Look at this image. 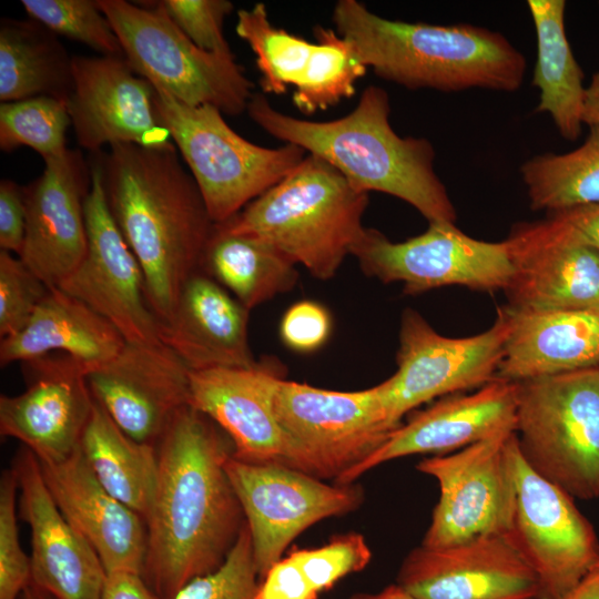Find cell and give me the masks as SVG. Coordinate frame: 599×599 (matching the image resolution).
I'll return each mask as SVG.
<instances>
[{"label":"cell","mask_w":599,"mask_h":599,"mask_svg":"<svg viewBox=\"0 0 599 599\" xmlns=\"http://www.w3.org/2000/svg\"><path fill=\"white\" fill-rule=\"evenodd\" d=\"M220 429L186 404L156 444L159 476L145 518L142 577L161 599H173L189 581L217 569L245 525L225 470L233 448Z\"/></svg>","instance_id":"cell-1"},{"label":"cell","mask_w":599,"mask_h":599,"mask_svg":"<svg viewBox=\"0 0 599 599\" xmlns=\"http://www.w3.org/2000/svg\"><path fill=\"white\" fill-rule=\"evenodd\" d=\"M98 162L110 212L141 265L150 307L164 324L187 280L201 271L215 223L175 145L115 144Z\"/></svg>","instance_id":"cell-2"},{"label":"cell","mask_w":599,"mask_h":599,"mask_svg":"<svg viewBox=\"0 0 599 599\" xmlns=\"http://www.w3.org/2000/svg\"><path fill=\"white\" fill-rule=\"evenodd\" d=\"M246 111L263 131L323 159L356 190L395 196L428 223H455V206L435 170L433 144L394 131L389 95L383 88L366 87L352 112L331 121L285 114L264 93H254Z\"/></svg>","instance_id":"cell-3"},{"label":"cell","mask_w":599,"mask_h":599,"mask_svg":"<svg viewBox=\"0 0 599 599\" xmlns=\"http://www.w3.org/2000/svg\"><path fill=\"white\" fill-rule=\"evenodd\" d=\"M332 20L367 68L407 89L514 92L525 79V55L483 27L390 20L356 0L337 1Z\"/></svg>","instance_id":"cell-4"},{"label":"cell","mask_w":599,"mask_h":599,"mask_svg":"<svg viewBox=\"0 0 599 599\" xmlns=\"http://www.w3.org/2000/svg\"><path fill=\"white\" fill-rule=\"evenodd\" d=\"M368 193L323 159L306 154L224 229L256 236L314 277L332 278L362 237Z\"/></svg>","instance_id":"cell-5"},{"label":"cell","mask_w":599,"mask_h":599,"mask_svg":"<svg viewBox=\"0 0 599 599\" xmlns=\"http://www.w3.org/2000/svg\"><path fill=\"white\" fill-rule=\"evenodd\" d=\"M524 461L572 498H599V367L517 383Z\"/></svg>","instance_id":"cell-6"},{"label":"cell","mask_w":599,"mask_h":599,"mask_svg":"<svg viewBox=\"0 0 599 599\" xmlns=\"http://www.w3.org/2000/svg\"><path fill=\"white\" fill-rule=\"evenodd\" d=\"M154 90L160 122L170 132L215 224L235 216L306 155L294 144H254L236 133L219 109L190 105L159 88Z\"/></svg>","instance_id":"cell-7"},{"label":"cell","mask_w":599,"mask_h":599,"mask_svg":"<svg viewBox=\"0 0 599 599\" xmlns=\"http://www.w3.org/2000/svg\"><path fill=\"white\" fill-rule=\"evenodd\" d=\"M131 68L154 88L190 105H212L223 114L247 110L254 94L234 54L196 47L155 3L98 0Z\"/></svg>","instance_id":"cell-8"},{"label":"cell","mask_w":599,"mask_h":599,"mask_svg":"<svg viewBox=\"0 0 599 599\" xmlns=\"http://www.w3.org/2000/svg\"><path fill=\"white\" fill-rule=\"evenodd\" d=\"M508 332L505 307L485 332L446 337L416 311L402 315L396 372L376 385L384 419L390 429L416 407L434 398L480 388L496 379Z\"/></svg>","instance_id":"cell-9"},{"label":"cell","mask_w":599,"mask_h":599,"mask_svg":"<svg viewBox=\"0 0 599 599\" xmlns=\"http://www.w3.org/2000/svg\"><path fill=\"white\" fill-rule=\"evenodd\" d=\"M516 433H506L416 465L439 485L422 546L443 548L508 535L516 501Z\"/></svg>","instance_id":"cell-10"},{"label":"cell","mask_w":599,"mask_h":599,"mask_svg":"<svg viewBox=\"0 0 599 599\" xmlns=\"http://www.w3.org/2000/svg\"><path fill=\"white\" fill-rule=\"evenodd\" d=\"M273 406L296 447L300 470L323 480L336 481L393 432L384 419L375 386L339 392L282 377Z\"/></svg>","instance_id":"cell-11"},{"label":"cell","mask_w":599,"mask_h":599,"mask_svg":"<svg viewBox=\"0 0 599 599\" xmlns=\"http://www.w3.org/2000/svg\"><path fill=\"white\" fill-rule=\"evenodd\" d=\"M225 470L244 512L260 580L304 530L353 512L364 501L356 483L327 484L283 465L252 464L231 455Z\"/></svg>","instance_id":"cell-12"},{"label":"cell","mask_w":599,"mask_h":599,"mask_svg":"<svg viewBox=\"0 0 599 599\" xmlns=\"http://www.w3.org/2000/svg\"><path fill=\"white\" fill-rule=\"evenodd\" d=\"M352 255L367 276L402 283L406 294L449 285L505 291L511 276L504 241L476 240L448 222H432L424 233L404 242L366 227Z\"/></svg>","instance_id":"cell-13"},{"label":"cell","mask_w":599,"mask_h":599,"mask_svg":"<svg viewBox=\"0 0 599 599\" xmlns=\"http://www.w3.org/2000/svg\"><path fill=\"white\" fill-rule=\"evenodd\" d=\"M516 501L508 538L531 568L537 599H565L599 564V538L565 490L515 449Z\"/></svg>","instance_id":"cell-14"},{"label":"cell","mask_w":599,"mask_h":599,"mask_svg":"<svg viewBox=\"0 0 599 599\" xmlns=\"http://www.w3.org/2000/svg\"><path fill=\"white\" fill-rule=\"evenodd\" d=\"M90 167L87 252L59 288L108 319L126 343H161V323L150 307L141 265L110 212L99 162Z\"/></svg>","instance_id":"cell-15"},{"label":"cell","mask_w":599,"mask_h":599,"mask_svg":"<svg viewBox=\"0 0 599 599\" xmlns=\"http://www.w3.org/2000/svg\"><path fill=\"white\" fill-rule=\"evenodd\" d=\"M506 243L509 305L527 311L599 312V251L554 214L512 226Z\"/></svg>","instance_id":"cell-16"},{"label":"cell","mask_w":599,"mask_h":599,"mask_svg":"<svg viewBox=\"0 0 599 599\" xmlns=\"http://www.w3.org/2000/svg\"><path fill=\"white\" fill-rule=\"evenodd\" d=\"M73 89L67 100L78 144L97 153L104 145H174L160 122L153 85L124 55H75Z\"/></svg>","instance_id":"cell-17"},{"label":"cell","mask_w":599,"mask_h":599,"mask_svg":"<svg viewBox=\"0 0 599 599\" xmlns=\"http://www.w3.org/2000/svg\"><path fill=\"white\" fill-rule=\"evenodd\" d=\"M21 364L28 387L0 396V434L21 441L41 464H59L80 448L93 412L88 369L63 353Z\"/></svg>","instance_id":"cell-18"},{"label":"cell","mask_w":599,"mask_h":599,"mask_svg":"<svg viewBox=\"0 0 599 599\" xmlns=\"http://www.w3.org/2000/svg\"><path fill=\"white\" fill-rule=\"evenodd\" d=\"M282 377L281 366L272 361L191 372L189 405L229 436L234 458L300 470L296 447L273 406L275 386Z\"/></svg>","instance_id":"cell-19"},{"label":"cell","mask_w":599,"mask_h":599,"mask_svg":"<svg viewBox=\"0 0 599 599\" xmlns=\"http://www.w3.org/2000/svg\"><path fill=\"white\" fill-rule=\"evenodd\" d=\"M187 366L163 343H125L88 372L94 400L132 439L155 446L172 415L189 404Z\"/></svg>","instance_id":"cell-20"},{"label":"cell","mask_w":599,"mask_h":599,"mask_svg":"<svg viewBox=\"0 0 599 599\" xmlns=\"http://www.w3.org/2000/svg\"><path fill=\"white\" fill-rule=\"evenodd\" d=\"M396 583L415 599H537L538 583L507 535L443 548L418 546Z\"/></svg>","instance_id":"cell-21"},{"label":"cell","mask_w":599,"mask_h":599,"mask_svg":"<svg viewBox=\"0 0 599 599\" xmlns=\"http://www.w3.org/2000/svg\"><path fill=\"white\" fill-rule=\"evenodd\" d=\"M43 173L23 189L27 223L19 257L44 284L60 287L87 247L84 202L91 167L78 150L44 160Z\"/></svg>","instance_id":"cell-22"},{"label":"cell","mask_w":599,"mask_h":599,"mask_svg":"<svg viewBox=\"0 0 599 599\" xmlns=\"http://www.w3.org/2000/svg\"><path fill=\"white\" fill-rule=\"evenodd\" d=\"M518 385L494 379L471 394L444 396L414 413L365 460L336 484H353L368 470L396 458L447 455L516 428Z\"/></svg>","instance_id":"cell-23"},{"label":"cell","mask_w":599,"mask_h":599,"mask_svg":"<svg viewBox=\"0 0 599 599\" xmlns=\"http://www.w3.org/2000/svg\"><path fill=\"white\" fill-rule=\"evenodd\" d=\"M12 469L20 491L19 517L31 531V583L54 599H101L106 571L58 508L35 455L23 446Z\"/></svg>","instance_id":"cell-24"},{"label":"cell","mask_w":599,"mask_h":599,"mask_svg":"<svg viewBox=\"0 0 599 599\" xmlns=\"http://www.w3.org/2000/svg\"><path fill=\"white\" fill-rule=\"evenodd\" d=\"M47 487L64 518L98 554L106 573L142 576L148 531L145 520L98 481L81 447L59 464H41Z\"/></svg>","instance_id":"cell-25"},{"label":"cell","mask_w":599,"mask_h":599,"mask_svg":"<svg viewBox=\"0 0 599 599\" xmlns=\"http://www.w3.org/2000/svg\"><path fill=\"white\" fill-rule=\"evenodd\" d=\"M248 313L200 271L183 286L170 321L161 324L160 342L191 372L252 366L256 361L247 338Z\"/></svg>","instance_id":"cell-26"},{"label":"cell","mask_w":599,"mask_h":599,"mask_svg":"<svg viewBox=\"0 0 599 599\" xmlns=\"http://www.w3.org/2000/svg\"><path fill=\"white\" fill-rule=\"evenodd\" d=\"M504 307L508 332L496 378L520 383L599 367V312Z\"/></svg>","instance_id":"cell-27"},{"label":"cell","mask_w":599,"mask_h":599,"mask_svg":"<svg viewBox=\"0 0 599 599\" xmlns=\"http://www.w3.org/2000/svg\"><path fill=\"white\" fill-rule=\"evenodd\" d=\"M121 333L87 304L50 288L27 325L0 343V364L24 363L54 352L82 363L88 372L125 345Z\"/></svg>","instance_id":"cell-28"},{"label":"cell","mask_w":599,"mask_h":599,"mask_svg":"<svg viewBox=\"0 0 599 599\" xmlns=\"http://www.w3.org/2000/svg\"><path fill=\"white\" fill-rule=\"evenodd\" d=\"M537 38L532 85L539 91L536 112L547 113L559 134L576 141L583 125L586 87L565 29L566 1L528 0Z\"/></svg>","instance_id":"cell-29"},{"label":"cell","mask_w":599,"mask_h":599,"mask_svg":"<svg viewBox=\"0 0 599 599\" xmlns=\"http://www.w3.org/2000/svg\"><path fill=\"white\" fill-rule=\"evenodd\" d=\"M72 60L57 34L38 21L2 19L1 102L33 97L67 101L73 89Z\"/></svg>","instance_id":"cell-30"},{"label":"cell","mask_w":599,"mask_h":599,"mask_svg":"<svg viewBox=\"0 0 599 599\" xmlns=\"http://www.w3.org/2000/svg\"><path fill=\"white\" fill-rule=\"evenodd\" d=\"M251 311L296 285V265L267 242L215 224L202 268Z\"/></svg>","instance_id":"cell-31"},{"label":"cell","mask_w":599,"mask_h":599,"mask_svg":"<svg viewBox=\"0 0 599 599\" xmlns=\"http://www.w3.org/2000/svg\"><path fill=\"white\" fill-rule=\"evenodd\" d=\"M80 447L102 487L145 520L158 485L156 447L129 437L97 402Z\"/></svg>","instance_id":"cell-32"},{"label":"cell","mask_w":599,"mask_h":599,"mask_svg":"<svg viewBox=\"0 0 599 599\" xmlns=\"http://www.w3.org/2000/svg\"><path fill=\"white\" fill-rule=\"evenodd\" d=\"M520 174L534 211L599 203V129H589L585 142L570 152L530 158Z\"/></svg>","instance_id":"cell-33"},{"label":"cell","mask_w":599,"mask_h":599,"mask_svg":"<svg viewBox=\"0 0 599 599\" xmlns=\"http://www.w3.org/2000/svg\"><path fill=\"white\" fill-rule=\"evenodd\" d=\"M235 31L255 54L264 94H284L290 87L296 89L301 84L314 42L275 27L264 3L238 10Z\"/></svg>","instance_id":"cell-34"},{"label":"cell","mask_w":599,"mask_h":599,"mask_svg":"<svg viewBox=\"0 0 599 599\" xmlns=\"http://www.w3.org/2000/svg\"><path fill=\"white\" fill-rule=\"evenodd\" d=\"M314 51L293 103L306 115L324 111L354 95L356 82L367 72L353 44L335 29H314Z\"/></svg>","instance_id":"cell-35"},{"label":"cell","mask_w":599,"mask_h":599,"mask_svg":"<svg viewBox=\"0 0 599 599\" xmlns=\"http://www.w3.org/2000/svg\"><path fill=\"white\" fill-rule=\"evenodd\" d=\"M71 125L67 101L33 97L0 104V149L20 146L37 151L43 160L64 154L65 133Z\"/></svg>","instance_id":"cell-36"},{"label":"cell","mask_w":599,"mask_h":599,"mask_svg":"<svg viewBox=\"0 0 599 599\" xmlns=\"http://www.w3.org/2000/svg\"><path fill=\"white\" fill-rule=\"evenodd\" d=\"M21 4L30 19L57 35L81 42L101 55H124L98 0H22Z\"/></svg>","instance_id":"cell-37"},{"label":"cell","mask_w":599,"mask_h":599,"mask_svg":"<svg viewBox=\"0 0 599 599\" xmlns=\"http://www.w3.org/2000/svg\"><path fill=\"white\" fill-rule=\"evenodd\" d=\"M258 585L251 535L245 522L224 562L212 572L189 581L173 599H256Z\"/></svg>","instance_id":"cell-38"},{"label":"cell","mask_w":599,"mask_h":599,"mask_svg":"<svg viewBox=\"0 0 599 599\" xmlns=\"http://www.w3.org/2000/svg\"><path fill=\"white\" fill-rule=\"evenodd\" d=\"M291 552L318 595L342 578L362 571L372 559L364 536L355 531L337 534L321 547L295 548Z\"/></svg>","instance_id":"cell-39"},{"label":"cell","mask_w":599,"mask_h":599,"mask_svg":"<svg viewBox=\"0 0 599 599\" xmlns=\"http://www.w3.org/2000/svg\"><path fill=\"white\" fill-rule=\"evenodd\" d=\"M50 287L19 257L0 251V336L22 329Z\"/></svg>","instance_id":"cell-40"},{"label":"cell","mask_w":599,"mask_h":599,"mask_svg":"<svg viewBox=\"0 0 599 599\" xmlns=\"http://www.w3.org/2000/svg\"><path fill=\"white\" fill-rule=\"evenodd\" d=\"M18 479L7 469L0 479V599H17L31 583L30 557L22 550L17 526Z\"/></svg>","instance_id":"cell-41"},{"label":"cell","mask_w":599,"mask_h":599,"mask_svg":"<svg viewBox=\"0 0 599 599\" xmlns=\"http://www.w3.org/2000/svg\"><path fill=\"white\" fill-rule=\"evenodd\" d=\"M200 49L233 54L223 34L225 18L234 6L229 0H162L154 2Z\"/></svg>","instance_id":"cell-42"},{"label":"cell","mask_w":599,"mask_h":599,"mask_svg":"<svg viewBox=\"0 0 599 599\" xmlns=\"http://www.w3.org/2000/svg\"><path fill=\"white\" fill-rule=\"evenodd\" d=\"M332 332V317L322 304L304 300L284 313L280 324V336L290 349L312 353L321 348Z\"/></svg>","instance_id":"cell-43"},{"label":"cell","mask_w":599,"mask_h":599,"mask_svg":"<svg viewBox=\"0 0 599 599\" xmlns=\"http://www.w3.org/2000/svg\"><path fill=\"white\" fill-rule=\"evenodd\" d=\"M318 596L290 551L260 580L256 599H317Z\"/></svg>","instance_id":"cell-44"},{"label":"cell","mask_w":599,"mask_h":599,"mask_svg":"<svg viewBox=\"0 0 599 599\" xmlns=\"http://www.w3.org/2000/svg\"><path fill=\"white\" fill-rule=\"evenodd\" d=\"M27 213L23 189L14 181L0 183V247L20 255L26 236Z\"/></svg>","instance_id":"cell-45"},{"label":"cell","mask_w":599,"mask_h":599,"mask_svg":"<svg viewBox=\"0 0 599 599\" xmlns=\"http://www.w3.org/2000/svg\"><path fill=\"white\" fill-rule=\"evenodd\" d=\"M101 599H161L140 573L113 571L106 573Z\"/></svg>","instance_id":"cell-46"},{"label":"cell","mask_w":599,"mask_h":599,"mask_svg":"<svg viewBox=\"0 0 599 599\" xmlns=\"http://www.w3.org/2000/svg\"><path fill=\"white\" fill-rule=\"evenodd\" d=\"M569 226L588 244L599 251V203L575 206L552 213Z\"/></svg>","instance_id":"cell-47"},{"label":"cell","mask_w":599,"mask_h":599,"mask_svg":"<svg viewBox=\"0 0 599 599\" xmlns=\"http://www.w3.org/2000/svg\"><path fill=\"white\" fill-rule=\"evenodd\" d=\"M582 122L589 129H599V72L592 75L586 87Z\"/></svg>","instance_id":"cell-48"},{"label":"cell","mask_w":599,"mask_h":599,"mask_svg":"<svg viewBox=\"0 0 599 599\" xmlns=\"http://www.w3.org/2000/svg\"><path fill=\"white\" fill-rule=\"evenodd\" d=\"M565 599H599V564Z\"/></svg>","instance_id":"cell-49"},{"label":"cell","mask_w":599,"mask_h":599,"mask_svg":"<svg viewBox=\"0 0 599 599\" xmlns=\"http://www.w3.org/2000/svg\"><path fill=\"white\" fill-rule=\"evenodd\" d=\"M347 599H415L396 582L377 592H356Z\"/></svg>","instance_id":"cell-50"},{"label":"cell","mask_w":599,"mask_h":599,"mask_svg":"<svg viewBox=\"0 0 599 599\" xmlns=\"http://www.w3.org/2000/svg\"><path fill=\"white\" fill-rule=\"evenodd\" d=\"M22 599H54L51 595L30 583L22 592Z\"/></svg>","instance_id":"cell-51"}]
</instances>
